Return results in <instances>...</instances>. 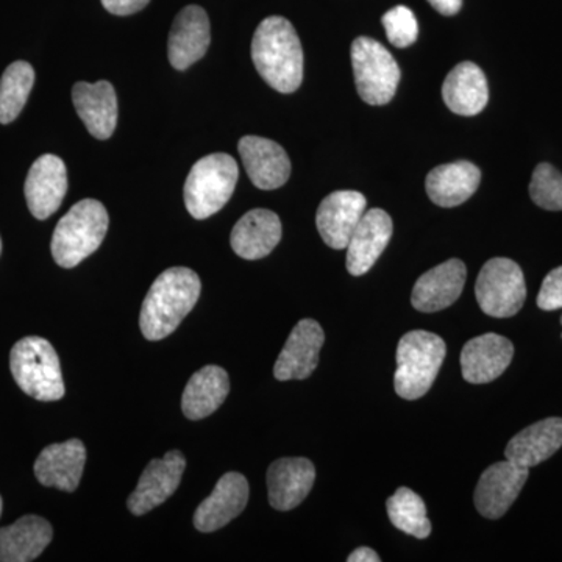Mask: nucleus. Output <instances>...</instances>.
I'll use <instances>...</instances> for the list:
<instances>
[{
    "instance_id": "obj_1",
    "label": "nucleus",
    "mask_w": 562,
    "mask_h": 562,
    "mask_svg": "<svg viewBox=\"0 0 562 562\" xmlns=\"http://www.w3.org/2000/svg\"><path fill=\"white\" fill-rule=\"evenodd\" d=\"M251 60L273 90L291 94L303 80V50L294 25L286 18L269 16L251 41Z\"/></svg>"
},
{
    "instance_id": "obj_2",
    "label": "nucleus",
    "mask_w": 562,
    "mask_h": 562,
    "mask_svg": "<svg viewBox=\"0 0 562 562\" xmlns=\"http://www.w3.org/2000/svg\"><path fill=\"white\" fill-rule=\"evenodd\" d=\"M198 273L188 268H171L151 284L139 314L144 338L160 341L177 330L201 297Z\"/></svg>"
},
{
    "instance_id": "obj_3",
    "label": "nucleus",
    "mask_w": 562,
    "mask_h": 562,
    "mask_svg": "<svg viewBox=\"0 0 562 562\" xmlns=\"http://www.w3.org/2000/svg\"><path fill=\"white\" fill-rule=\"evenodd\" d=\"M109 213L101 202L85 199L61 217L52 236V257L72 269L101 247L109 231Z\"/></svg>"
},
{
    "instance_id": "obj_4",
    "label": "nucleus",
    "mask_w": 562,
    "mask_h": 562,
    "mask_svg": "<svg viewBox=\"0 0 562 562\" xmlns=\"http://www.w3.org/2000/svg\"><path fill=\"white\" fill-rule=\"evenodd\" d=\"M447 346L441 336L414 330L402 336L397 346L394 387L398 397L417 401L431 390L446 360Z\"/></svg>"
},
{
    "instance_id": "obj_5",
    "label": "nucleus",
    "mask_w": 562,
    "mask_h": 562,
    "mask_svg": "<svg viewBox=\"0 0 562 562\" xmlns=\"http://www.w3.org/2000/svg\"><path fill=\"white\" fill-rule=\"evenodd\" d=\"M10 369L18 386L36 401L57 402L65 397L60 360L47 339L27 336L14 344Z\"/></svg>"
},
{
    "instance_id": "obj_6",
    "label": "nucleus",
    "mask_w": 562,
    "mask_h": 562,
    "mask_svg": "<svg viewBox=\"0 0 562 562\" xmlns=\"http://www.w3.org/2000/svg\"><path fill=\"white\" fill-rule=\"evenodd\" d=\"M239 169L228 154H211L192 166L184 183V203L194 220H209L231 201Z\"/></svg>"
},
{
    "instance_id": "obj_7",
    "label": "nucleus",
    "mask_w": 562,
    "mask_h": 562,
    "mask_svg": "<svg viewBox=\"0 0 562 562\" xmlns=\"http://www.w3.org/2000/svg\"><path fill=\"white\" fill-rule=\"evenodd\" d=\"M351 65L358 94L369 105H386L394 99L401 68L379 41L360 36L351 44Z\"/></svg>"
},
{
    "instance_id": "obj_8",
    "label": "nucleus",
    "mask_w": 562,
    "mask_h": 562,
    "mask_svg": "<svg viewBox=\"0 0 562 562\" xmlns=\"http://www.w3.org/2000/svg\"><path fill=\"white\" fill-rule=\"evenodd\" d=\"M475 295L487 316L495 319L516 316L527 299L522 269L509 258H492L479 273Z\"/></svg>"
},
{
    "instance_id": "obj_9",
    "label": "nucleus",
    "mask_w": 562,
    "mask_h": 562,
    "mask_svg": "<svg viewBox=\"0 0 562 562\" xmlns=\"http://www.w3.org/2000/svg\"><path fill=\"white\" fill-rule=\"evenodd\" d=\"M528 469L519 468L512 461L490 465L476 484L473 502L486 519H501L519 497L528 480Z\"/></svg>"
},
{
    "instance_id": "obj_10",
    "label": "nucleus",
    "mask_w": 562,
    "mask_h": 562,
    "mask_svg": "<svg viewBox=\"0 0 562 562\" xmlns=\"http://www.w3.org/2000/svg\"><path fill=\"white\" fill-rule=\"evenodd\" d=\"M187 469V460L179 450H171L151 460L140 475L138 486L128 497L127 506L135 516H144L168 501L177 491Z\"/></svg>"
},
{
    "instance_id": "obj_11",
    "label": "nucleus",
    "mask_w": 562,
    "mask_h": 562,
    "mask_svg": "<svg viewBox=\"0 0 562 562\" xmlns=\"http://www.w3.org/2000/svg\"><path fill=\"white\" fill-rule=\"evenodd\" d=\"M325 342L319 322L303 319L292 328L290 338L273 366V376L279 382L305 380L319 364V353Z\"/></svg>"
},
{
    "instance_id": "obj_12",
    "label": "nucleus",
    "mask_w": 562,
    "mask_h": 562,
    "mask_svg": "<svg viewBox=\"0 0 562 562\" xmlns=\"http://www.w3.org/2000/svg\"><path fill=\"white\" fill-rule=\"evenodd\" d=\"M25 199L36 220L44 221L60 209L68 191V171L65 161L46 154L33 162L25 180Z\"/></svg>"
},
{
    "instance_id": "obj_13",
    "label": "nucleus",
    "mask_w": 562,
    "mask_h": 562,
    "mask_svg": "<svg viewBox=\"0 0 562 562\" xmlns=\"http://www.w3.org/2000/svg\"><path fill=\"white\" fill-rule=\"evenodd\" d=\"M364 195L358 191H335L321 202L316 224L322 239L336 250L347 249L351 233L366 213Z\"/></svg>"
},
{
    "instance_id": "obj_14",
    "label": "nucleus",
    "mask_w": 562,
    "mask_h": 562,
    "mask_svg": "<svg viewBox=\"0 0 562 562\" xmlns=\"http://www.w3.org/2000/svg\"><path fill=\"white\" fill-rule=\"evenodd\" d=\"M238 150L247 176L260 190H277L290 179V157L276 140L244 136L239 140Z\"/></svg>"
},
{
    "instance_id": "obj_15",
    "label": "nucleus",
    "mask_w": 562,
    "mask_h": 562,
    "mask_svg": "<svg viewBox=\"0 0 562 562\" xmlns=\"http://www.w3.org/2000/svg\"><path fill=\"white\" fill-rule=\"evenodd\" d=\"M392 220L386 211L372 209L362 214L347 246V271L361 277L371 271L391 241Z\"/></svg>"
},
{
    "instance_id": "obj_16",
    "label": "nucleus",
    "mask_w": 562,
    "mask_h": 562,
    "mask_svg": "<svg viewBox=\"0 0 562 562\" xmlns=\"http://www.w3.org/2000/svg\"><path fill=\"white\" fill-rule=\"evenodd\" d=\"M514 346L505 336L486 333L465 342L461 351V372L465 382H494L512 364Z\"/></svg>"
},
{
    "instance_id": "obj_17",
    "label": "nucleus",
    "mask_w": 562,
    "mask_h": 562,
    "mask_svg": "<svg viewBox=\"0 0 562 562\" xmlns=\"http://www.w3.org/2000/svg\"><path fill=\"white\" fill-rule=\"evenodd\" d=\"M249 502V482L238 472H228L195 509L194 527L202 532L221 530L244 512Z\"/></svg>"
},
{
    "instance_id": "obj_18",
    "label": "nucleus",
    "mask_w": 562,
    "mask_h": 562,
    "mask_svg": "<svg viewBox=\"0 0 562 562\" xmlns=\"http://www.w3.org/2000/svg\"><path fill=\"white\" fill-rule=\"evenodd\" d=\"M211 43L210 20L199 5H188L177 14L169 33V61L177 70H187L205 57Z\"/></svg>"
},
{
    "instance_id": "obj_19",
    "label": "nucleus",
    "mask_w": 562,
    "mask_h": 562,
    "mask_svg": "<svg viewBox=\"0 0 562 562\" xmlns=\"http://www.w3.org/2000/svg\"><path fill=\"white\" fill-rule=\"evenodd\" d=\"M468 269L461 260H449L425 272L413 288L412 303L417 312L436 313L449 308L464 290Z\"/></svg>"
},
{
    "instance_id": "obj_20",
    "label": "nucleus",
    "mask_w": 562,
    "mask_h": 562,
    "mask_svg": "<svg viewBox=\"0 0 562 562\" xmlns=\"http://www.w3.org/2000/svg\"><path fill=\"white\" fill-rule=\"evenodd\" d=\"M316 480V469L306 458H281L268 471L269 503L279 512H291L301 505Z\"/></svg>"
},
{
    "instance_id": "obj_21",
    "label": "nucleus",
    "mask_w": 562,
    "mask_h": 562,
    "mask_svg": "<svg viewBox=\"0 0 562 562\" xmlns=\"http://www.w3.org/2000/svg\"><path fill=\"white\" fill-rule=\"evenodd\" d=\"M87 462V449L79 439L52 443L40 453L35 462V475L46 487L74 492L79 487Z\"/></svg>"
},
{
    "instance_id": "obj_22",
    "label": "nucleus",
    "mask_w": 562,
    "mask_h": 562,
    "mask_svg": "<svg viewBox=\"0 0 562 562\" xmlns=\"http://www.w3.org/2000/svg\"><path fill=\"white\" fill-rule=\"evenodd\" d=\"M72 101L80 120L94 138L109 139L117 125V98L113 85L79 81L72 88Z\"/></svg>"
},
{
    "instance_id": "obj_23",
    "label": "nucleus",
    "mask_w": 562,
    "mask_h": 562,
    "mask_svg": "<svg viewBox=\"0 0 562 562\" xmlns=\"http://www.w3.org/2000/svg\"><path fill=\"white\" fill-rule=\"evenodd\" d=\"M281 239V221L273 211L257 209L244 214L232 232V249L244 260L268 257Z\"/></svg>"
},
{
    "instance_id": "obj_24",
    "label": "nucleus",
    "mask_w": 562,
    "mask_h": 562,
    "mask_svg": "<svg viewBox=\"0 0 562 562\" xmlns=\"http://www.w3.org/2000/svg\"><path fill=\"white\" fill-rule=\"evenodd\" d=\"M442 98L447 109L460 116L482 113L490 101V87L483 69L471 61L454 66L443 81Z\"/></svg>"
},
{
    "instance_id": "obj_25",
    "label": "nucleus",
    "mask_w": 562,
    "mask_h": 562,
    "mask_svg": "<svg viewBox=\"0 0 562 562\" xmlns=\"http://www.w3.org/2000/svg\"><path fill=\"white\" fill-rule=\"evenodd\" d=\"M562 447V419L549 417L517 432L506 446V460L519 468L531 469L549 460Z\"/></svg>"
},
{
    "instance_id": "obj_26",
    "label": "nucleus",
    "mask_w": 562,
    "mask_h": 562,
    "mask_svg": "<svg viewBox=\"0 0 562 562\" xmlns=\"http://www.w3.org/2000/svg\"><path fill=\"white\" fill-rule=\"evenodd\" d=\"M482 171L471 161H454L438 166L427 176L428 198L442 209H453L468 202L479 190Z\"/></svg>"
},
{
    "instance_id": "obj_27",
    "label": "nucleus",
    "mask_w": 562,
    "mask_h": 562,
    "mask_svg": "<svg viewBox=\"0 0 562 562\" xmlns=\"http://www.w3.org/2000/svg\"><path fill=\"white\" fill-rule=\"evenodd\" d=\"M54 536L52 525L40 516H24L0 528V562H29L46 550Z\"/></svg>"
},
{
    "instance_id": "obj_28",
    "label": "nucleus",
    "mask_w": 562,
    "mask_h": 562,
    "mask_svg": "<svg viewBox=\"0 0 562 562\" xmlns=\"http://www.w3.org/2000/svg\"><path fill=\"white\" fill-rule=\"evenodd\" d=\"M231 392L228 373L220 366H205L184 387L181 409L191 420H201L216 412Z\"/></svg>"
},
{
    "instance_id": "obj_29",
    "label": "nucleus",
    "mask_w": 562,
    "mask_h": 562,
    "mask_svg": "<svg viewBox=\"0 0 562 562\" xmlns=\"http://www.w3.org/2000/svg\"><path fill=\"white\" fill-rule=\"evenodd\" d=\"M33 85L35 70L32 66L27 61L11 63L0 79V124H10L20 116Z\"/></svg>"
},
{
    "instance_id": "obj_30",
    "label": "nucleus",
    "mask_w": 562,
    "mask_h": 562,
    "mask_svg": "<svg viewBox=\"0 0 562 562\" xmlns=\"http://www.w3.org/2000/svg\"><path fill=\"white\" fill-rule=\"evenodd\" d=\"M386 512L392 525L397 530L414 536L416 539H427L431 535L427 506L420 495L408 487H401L391 498H387Z\"/></svg>"
},
{
    "instance_id": "obj_31",
    "label": "nucleus",
    "mask_w": 562,
    "mask_h": 562,
    "mask_svg": "<svg viewBox=\"0 0 562 562\" xmlns=\"http://www.w3.org/2000/svg\"><path fill=\"white\" fill-rule=\"evenodd\" d=\"M530 195L543 210L562 211V173L549 162L536 166L530 183Z\"/></svg>"
},
{
    "instance_id": "obj_32",
    "label": "nucleus",
    "mask_w": 562,
    "mask_h": 562,
    "mask_svg": "<svg viewBox=\"0 0 562 562\" xmlns=\"http://www.w3.org/2000/svg\"><path fill=\"white\" fill-rule=\"evenodd\" d=\"M382 22L387 40L398 49L412 46L419 36V24L408 7H394L384 14Z\"/></svg>"
},
{
    "instance_id": "obj_33",
    "label": "nucleus",
    "mask_w": 562,
    "mask_h": 562,
    "mask_svg": "<svg viewBox=\"0 0 562 562\" xmlns=\"http://www.w3.org/2000/svg\"><path fill=\"white\" fill-rule=\"evenodd\" d=\"M538 306L543 312H554L562 308V266L553 269L542 281L538 294Z\"/></svg>"
},
{
    "instance_id": "obj_34",
    "label": "nucleus",
    "mask_w": 562,
    "mask_h": 562,
    "mask_svg": "<svg viewBox=\"0 0 562 562\" xmlns=\"http://www.w3.org/2000/svg\"><path fill=\"white\" fill-rule=\"evenodd\" d=\"M150 0H102V5L106 11L116 16H128V14L138 13L146 9Z\"/></svg>"
},
{
    "instance_id": "obj_35",
    "label": "nucleus",
    "mask_w": 562,
    "mask_h": 562,
    "mask_svg": "<svg viewBox=\"0 0 562 562\" xmlns=\"http://www.w3.org/2000/svg\"><path fill=\"white\" fill-rule=\"evenodd\" d=\"M428 2L431 3L432 9L443 14V16H453L462 7V0H428Z\"/></svg>"
},
{
    "instance_id": "obj_36",
    "label": "nucleus",
    "mask_w": 562,
    "mask_h": 562,
    "mask_svg": "<svg viewBox=\"0 0 562 562\" xmlns=\"http://www.w3.org/2000/svg\"><path fill=\"white\" fill-rule=\"evenodd\" d=\"M349 562H380L379 554H376L375 550L369 549V547H360V549L355 550V552L350 553V557L347 558Z\"/></svg>"
},
{
    "instance_id": "obj_37",
    "label": "nucleus",
    "mask_w": 562,
    "mask_h": 562,
    "mask_svg": "<svg viewBox=\"0 0 562 562\" xmlns=\"http://www.w3.org/2000/svg\"><path fill=\"white\" fill-rule=\"evenodd\" d=\"M0 514H2V498H0Z\"/></svg>"
},
{
    "instance_id": "obj_38",
    "label": "nucleus",
    "mask_w": 562,
    "mask_h": 562,
    "mask_svg": "<svg viewBox=\"0 0 562 562\" xmlns=\"http://www.w3.org/2000/svg\"><path fill=\"white\" fill-rule=\"evenodd\" d=\"M0 251H2V241H0Z\"/></svg>"
},
{
    "instance_id": "obj_39",
    "label": "nucleus",
    "mask_w": 562,
    "mask_h": 562,
    "mask_svg": "<svg viewBox=\"0 0 562 562\" xmlns=\"http://www.w3.org/2000/svg\"><path fill=\"white\" fill-rule=\"evenodd\" d=\"M561 324H562V317H561Z\"/></svg>"
}]
</instances>
